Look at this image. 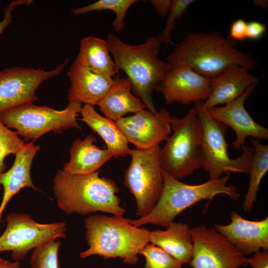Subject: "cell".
Listing matches in <instances>:
<instances>
[{"instance_id":"obj_15","label":"cell","mask_w":268,"mask_h":268,"mask_svg":"<svg viewBox=\"0 0 268 268\" xmlns=\"http://www.w3.org/2000/svg\"><path fill=\"white\" fill-rule=\"evenodd\" d=\"M255 86L251 85L232 102L207 110L213 119L231 127L235 132L236 138L232 144L235 149L240 150L245 145L248 137L261 139L268 138V130L256 122L244 106L245 101L254 92Z\"/></svg>"},{"instance_id":"obj_17","label":"cell","mask_w":268,"mask_h":268,"mask_svg":"<svg viewBox=\"0 0 268 268\" xmlns=\"http://www.w3.org/2000/svg\"><path fill=\"white\" fill-rule=\"evenodd\" d=\"M258 82V78L246 68L237 65H229L218 74L209 78L210 95L205 102H202L201 106L207 110L230 103Z\"/></svg>"},{"instance_id":"obj_28","label":"cell","mask_w":268,"mask_h":268,"mask_svg":"<svg viewBox=\"0 0 268 268\" xmlns=\"http://www.w3.org/2000/svg\"><path fill=\"white\" fill-rule=\"evenodd\" d=\"M139 254L145 259L144 268H183L180 262L152 243L146 245Z\"/></svg>"},{"instance_id":"obj_35","label":"cell","mask_w":268,"mask_h":268,"mask_svg":"<svg viewBox=\"0 0 268 268\" xmlns=\"http://www.w3.org/2000/svg\"><path fill=\"white\" fill-rule=\"evenodd\" d=\"M150 2L158 15L164 18L168 15L172 0H151Z\"/></svg>"},{"instance_id":"obj_5","label":"cell","mask_w":268,"mask_h":268,"mask_svg":"<svg viewBox=\"0 0 268 268\" xmlns=\"http://www.w3.org/2000/svg\"><path fill=\"white\" fill-rule=\"evenodd\" d=\"M163 186L159 200L147 215L132 220L131 223L139 227L147 224L167 227L176 217L187 208L204 200H211L224 194L234 201L240 195L233 185L228 186L229 174L217 179H209L198 185L184 183L162 169Z\"/></svg>"},{"instance_id":"obj_19","label":"cell","mask_w":268,"mask_h":268,"mask_svg":"<svg viewBox=\"0 0 268 268\" xmlns=\"http://www.w3.org/2000/svg\"><path fill=\"white\" fill-rule=\"evenodd\" d=\"M40 147L39 145H35L33 141L26 143L15 154L11 167L7 171L0 173V186L1 185L3 189L0 205V222L8 202L22 189L28 187L39 191L32 181L30 171L32 161Z\"/></svg>"},{"instance_id":"obj_23","label":"cell","mask_w":268,"mask_h":268,"mask_svg":"<svg viewBox=\"0 0 268 268\" xmlns=\"http://www.w3.org/2000/svg\"><path fill=\"white\" fill-rule=\"evenodd\" d=\"M80 114L81 121L103 139L112 157L118 158L130 154L129 142L116 122L100 115L91 105L84 104Z\"/></svg>"},{"instance_id":"obj_13","label":"cell","mask_w":268,"mask_h":268,"mask_svg":"<svg viewBox=\"0 0 268 268\" xmlns=\"http://www.w3.org/2000/svg\"><path fill=\"white\" fill-rule=\"evenodd\" d=\"M171 116L165 108L156 113L143 109L123 117L116 123L128 142L137 149H149L166 141L171 132Z\"/></svg>"},{"instance_id":"obj_34","label":"cell","mask_w":268,"mask_h":268,"mask_svg":"<svg viewBox=\"0 0 268 268\" xmlns=\"http://www.w3.org/2000/svg\"><path fill=\"white\" fill-rule=\"evenodd\" d=\"M247 263L253 268H268V251H259L250 258H247Z\"/></svg>"},{"instance_id":"obj_12","label":"cell","mask_w":268,"mask_h":268,"mask_svg":"<svg viewBox=\"0 0 268 268\" xmlns=\"http://www.w3.org/2000/svg\"><path fill=\"white\" fill-rule=\"evenodd\" d=\"M68 60L55 69L15 67L0 71V113L38 99L36 91L46 80L59 74Z\"/></svg>"},{"instance_id":"obj_4","label":"cell","mask_w":268,"mask_h":268,"mask_svg":"<svg viewBox=\"0 0 268 268\" xmlns=\"http://www.w3.org/2000/svg\"><path fill=\"white\" fill-rule=\"evenodd\" d=\"M131 221L123 215H88L84 224L89 248L80 253V258L93 255L104 259L119 258L125 263L136 265L138 255L149 242V231L134 226Z\"/></svg>"},{"instance_id":"obj_11","label":"cell","mask_w":268,"mask_h":268,"mask_svg":"<svg viewBox=\"0 0 268 268\" xmlns=\"http://www.w3.org/2000/svg\"><path fill=\"white\" fill-rule=\"evenodd\" d=\"M194 246L192 268H239L247 258L214 228L202 226L191 228Z\"/></svg>"},{"instance_id":"obj_9","label":"cell","mask_w":268,"mask_h":268,"mask_svg":"<svg viewBox=\"0 0 268 268\" xmlns=\"http://www.w3.org/2000/svg\"><path fill=\"white\" fill-rule=\"evenodd\" d=\"M161 148L131 149V162L124 175V184L134 197L136 215L142 217L153 210L160 197L163 178L160 160Z\"/></svg>"},{"instance_id":"obj_10","label":"cell","mask_w":268,"mask_h":268,"mask_svg":"<svg viewBox=\"0 0 268 268\" xmlns=\"http://www.w3.org/2000/svg\"><path fill=\"white\" fill-rule=\"evenodd\" d=\"M6 221V227L0 236V252L10 251L16 261L24 259L32 250L66 237V221L41 223L23 213L9 214Z\"/></svg>"},{"instance_id":"obj_31","label":"cell","mask_w":268,"mask_h":268,"mask_svg":"<svg viewBox=\"0 0 268 268\" xmlns=\"http://www.w3.org/2000/svg\"><path fill=\"white\" fill-rule=\"evenodd\" d=\"M247 22L239 18L232 23L228 37L231 40L242 41L247 39Z\"/></svg>"},{"instance_id":"obj_30","label":"cell","mask_w":268,"mask_h":268,"mask_svg":"<svg viewBox=\"0 0 268 268\" xmlns=\"http://www.w3.org/2000/svg\"><path fill=\"white\" fill-rule=\"evenodd\" d=\"M194 2V0H172L166 25L158 36L161 44L167 45L171 43L172 33L175 28L176 20L183 16L190 5Z\"/></svg>"},{"instance_id":"obj_36","label":"cell","mask_w":268,"mask_h":268,"mask_svg":"<svg viewBox=\"0 0 268 268\" xmlns=\"http://www.w3.org/2000/svg\"><path fill=\"white\" fill-rule=\"evenodd\" d=\"M0 268H20L18 261L13 262L3 259L0 257Z\"/></svg>"},{"instance_id":"obj_26","label":"cell","mask_w":268,"mask_h":268,"mask_svg":"<svg viewBox=\"0 0 268 268\" xmlns=\"http://www.w3.org/2000/svg\"><path fill=\"white\" fill-rule=\"evenodd\" d=\"M137 1V0H99L90 4L74 8L71 11L76 15L94 11H113L116 14L112 24L113 28L115 31L120 32L124 28V19L128 9Z\"/></svg>"},{"instance_id":"obj_18","label":"cell","mask_w":268,"mask_h":268,"mask_svg":"<svg viewBox=\"0 0 268 268\" xmlns=\"http://www.w3.org/2000/svg\"><path fill=\"white\" fill-rule=\"evenodd\" d=\"M67 75L70 82L68 100L84 104L98 105L112 86L114 78L95 73L76 59Z\"/></svg>"},{"instance_id":"obj_7","label":"cell","mask_w":268,"mask_h":268,"mask_svg":"<svg viewBox=\"0 0 268 268\" xmlns=\"http://www.w3.org/2000/svg\"><path fill=\"white\" fill-rule=\"evenodd\" d=\"M202 101L195 103L194 108L201 122V167L207 171L211 179L221 177L224 173L239 172L249 174L253 161L254 148L244 145L242 153L232 159L228 153L225 136L228 127L209 116L201 106Z\"/></svg>"},{"instance_id":"obj_33","label":"cell","mask_w":268,"mask_h":268,"mask_svg":"<svg viewBox=\"0 0 268 268\" xmlns=\"http://www.w3.org/2000/svg\"><path fill=\"white\" fill-rule=\"evenodd\" d=\"M266 30V26L262 22L257 21L247 22V39L258 40L263 36Z\"/></svg>"},{"instance_id":"obj_22","label":"cell","mask_w":268,"mask_h":268,"mask_svg":"<svg viewBox=\"0 0 268 268\" xmlns=\"http://www.w3.org/2000/svg\"><path fill=\"white\" fill-rule=\"evenodd\" d=\"M131 90L128 78L121 77L119 75L114 78L110 90L98 105L105 117L116 122L127 114H134L145 109L143 102Z\"/></svg>"},{"instance_id":"obj_37","label":"cell","mask_w":268,"mask_h":268,"mask_svg":"<svg viewBox=\"0 0 268 268\" xmlns=\"http://www.w3.org/2000/svg\"><path fill=\"white\" fill-rule=\"evenodd\" d=\"M253 2L255 4L262 8L266 9L268 5V1L267 0H254Z\"/></svg>"},{"instance_id":"obj_14","label":"cell","mask_w":268,"mask_h":268,"mask_svg":"<svg viewBox=\"0 0 268 268\" xmlns=\"http://www.w3.org/2000/svg\"><path fill=\"white\" fill-rule=\"evenodd\" d=\"M155 90L162 94L168 104L177 102L190 105L193 102L205 101L211 93L209 77L180 64L172 66Z\"/></svg>"},{"instance_id":"obj_16","label":"cell","mask_w":268,"mask_h":268,"mask_svg":"<svg viewBox=\"0 0 268 268\" xmlns=\"http://www.w3.org/2000/svg\"><path fill=\"white\" fill-rule=\"evenodd\" d=\"M231 222L215 224L214 229L244 255L268 250V217L253 221L242 217L236 211L230 215Z\"/></svg>"},{"instance_id":"obj_20","label":"cell","mask_w":268,"mask_h":268,"mask_svg":"<svg viewBox=\"0 0 268 268\" xmlns=\"http://www.w3.org/2000/svg\"><path fill=\"white\" fill-rule=\"evenodd\" d=\"M96 141L92 134L75 140L70 148L69 160L62 170L71 175H85L98 171L112 156L107 148L102 149L95 145Z\"/></svg>"},{"instance_id":"obj_25","label":"cell","mask_w":268,"mask_h":268,"mask_svg":"<svg viewBox=\"0 0 268 268\" xmlns=\"http://www.w3.org/2000/svg\"><path fill=\"white\" fill-rule=\"evenodd\" d=\"M255 152L250 170L248 191L244 197L242 207L244 211H252L256 202L261 182L268 171V145L262 144L258 139L252 138Z\"/></svg>"},{"instance_id":"obj_6","label":"cell","mask_w":268,"mask_h":268,"mask_svg":"<svg viewBox=\"0 0 268 268\" xmlns=\"http://www.w3.org/2000/svg\"><path fill=\"white\" fill-rule=\"evenodd\" d=\"M173 133L160 152L161 168L181 180L201 167V122L194 108L182 118L171 116Z\"/></svg>"},{"instance_id":"obj_27","label":"cell","mask_w":268,"mask_h":268,"mask_svg":"<svg viewBox=\"0 0 268 268\" xmlns=\"http://www.w3.org/2000/svg\"><path fill=\"white\" fill-rule=\"evenodd\" d=\"M60 244V241L52 240L34 249L30 261L31 268H59Z\"/></svg>"},{"instance_id":"obj_8","label":"cell","mask_w":268,"mask_h":268,"mask_svg":"<svg viewBox=\"0 0 268 268\" xmlns=\"http://www.w3.org/2000/svg\"><path fill=\"white\" fill-rule=\"evenodd\" d=\"M82 107L77 101L69 102L62 110L26 103L0 112V119L7 127L16 130L25 141L34 142L49 132L59 134L69 128L81 130L76 118Z\"/></svg>"},{"instance_id":"obj_1","label":"cell","mask_w":268,"mask_h":268,"mask_svg":"<svg viewBox=\"0 0 268 268\" xmlns=\"http://www.w3.org/2000/svg\"><path fill=\"white\" fill-rule=\"evenodd\" d=\"M106 41L117 71L122 70L125 73L135 95L148 111L156 113L153 92L172 67L158 57L161 45L158 36L149 37L140 44L132 45L110 33Z\"/></svg>"},{"instance_id":"obj_3","label":"cell","mask_w":268,"mask_h":268,"mask_svg":"<svg viewBox=\"0 0 268 268\" xmlns=\"http://www.w3.org/2000/svg\"><path fill=\"white\" fill-rule=\"evenodd\" d=\"M99 173L71 175L58 170L53 186L58 207L68 214L100 211L123 215L126 209L116 195L119 188L113 179L100 177Z\"/></svg>"},{"instance_id":"obj_32","label":"cell","mask_w":268,"mask_h":268,"mask_svg":"<svg viewBox=\"0 0 268 268\" xmlns=\"http://www.w3.org/2000/svg\"><path fill=\"white\" fill-rule=\"evenodd\" d=\"M32 0H14L10 3L4 10V17L0 22V35L1 34L11 23L12 18L11 12L15 7L19 4L29 5Z\"/></svg>"},{"instance_id":"obj_2","label":"cell","mask_w":268,"mask_h":268,"mask_svg":"<svg viewBox=\"0 0 268 268\" xmlns=\"http://www.w3.org/2000/svg\"><path fill=\"white\" fill-rule=\"evenodd\" d=\"M166 61L172 66L186 65L198 73L210 78L234 64L248 70L258 63L250 54L236 48L229 37L215 32H191L169 53Z\"/></svg>"},{"instance_id":"obj_24","label":"cell","mask_w":268,"mask_h":268,"mask_svg":"<svg viewBox=\"0 0 268 268\" xmlns=\"http://www.w3.org/2000/svg\"><path fill=\"white\" fill-rule=\"evenodd\" d=\"M110 53L106 40L88 36L81 39L79 53L76 59L91 71L115 78L119 72Z\"/></svg>"},{"instance_id":"obj_29","label":"cell","mask_w":268,"mask_h":268,"mask_svg":"<svg viewBox=\"0 0 268 268\" xmlns=\"http://www.w3.org/2000/svg\"><path fill=\"white\" fill-rule=\"evenodd\" d=\"M15 131L8 129L0 119V173L6 169L4 159L7 155L16 154L26 144Z\"/></svg>"},{"instance_id":"obj_21","label":"cell","mask_w":268,"mask_h":268,"mask_svg":"<svg viewBox=\"0 0 268 268\" xmlns=\"http://www.w3.org/2000/svg\"><path fill=\"white\" fill-rule=\"evenodd\" d=\"M165 230L149 231V240L182 264H190L194 246L189 225L172 222Z\"/></svg>"}]
</instances>
